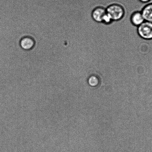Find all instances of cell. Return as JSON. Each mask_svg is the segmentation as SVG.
Instances as JSON below:
<instances>
[{"instance_id": "6da1fadb", "label": "cell", "mask_w": 152, "mask_h": 152, "mask_svg": "<svg viewBox=\"0 0 152 152\" xmlns=\"http://www.w3.org/2000/svg\"><path fill=\"white\" fill-rule=\"evenodd\" d=\"M106 12L112 21H118L123 18L124 10L121 6L117 4H112L106 9Z\"/></svg>"}, {"instance_id": "5b68a950", "label": "cell", "mask_w": 152, "mask_h": 152, "mask_svg": "<svg viewBox=\"0 0 152 152\" xmlns=\"http://www.w3.org/2000/svg\"><path fill=\"white\" fill-rule=\"evenodd\" d=\"M131 21L134 25L138 26L145 21L141 12H135L131 17Z\"/></svg>"}, {"instance_id": "3957f363", "label": "cell", "mask_w": 152, "mask_h": 152, "mask_svg": "<svg viewBox=\"0 0 152 152\" xmlns=\"http://www.w3.org/2000/svg\"><path fill=\"white\" fill-rule=\"evenodd\" d=\"M106 13L105 9L101 7H97L93 10L92 13V17L95 21L100 23L103 22V18Z\"/></svg>"}, {"instance_id": "7a4b0ae2", "label": "cell", "mask_w": 152, "mask_h": 152, "mask_svg": "<svg viewBox=\"0 0 152 152\" xmlns=\"http://www.w3.org/2000/svg\"><path fill=\"white\" fill-rule=\"evenodd\" d=\"M138 32L140 36L144 39H152V23L144 21L138 27Z\"/></svg>"}, {"instance_id": "ba28073f", "label": "cell", "mask_w": 152, "mask_h": 152, "mask_svg": "<svg viewBox=\"0 0 152 152\" xmlns=\"http://www.w3.org/2000/svg\"><path fill=\"white\" fill-rule=\"evenodd\" d=\"M113 21L112 20L111 17L109 15L106 13V14L104 15L102 19V22L107 24H110Z\"/></svg>"}, {"instance_id": "277c9868", "label": "cell", "mask_w": 152, "mask_h": 152, "mask_svg": "<svg viewBox=\"0 0 152 152\" xmlns=\"http://www.w3.org/2000/svg\"><path fill=\"white\" fill-rule=\"evenodd\" d=\"M141 13L144 20L152 23V3L146 5Z\"/></svg>"}, {"instance_id": "8992f818", "label": "cell", "mask_w": 152, "mask_h": 152, "mask_svg": "<svg viewBox=\"0 0 152 152\" xmlns=\"http://www.w3.org/2000/svg\"><path fill=\"white\" fill-rule=\"evenodd\" d=\"M21 47L25 50H28L32 48L34 45V41L32 39L25 38L21 41Z\"/></svg>"}, {"instance_id": "52a82bcc", "label": "cell", "mask_w": 152, "mask_h": 152, "mask_svg": "<svg viewBox=\"0 0 152 152\" xmlns=\"http://www.w3.org/2000/svg\"><path fill=\"white\" fill-rule=\"evenodd\" d=\"M87 83L89 86L95 87L99 85L101 80L99 77L95 75H90L87 80Z\"/></svg>"}, {"instance_id": "9c48e42d", "label": "cell", "mask_w": 152, "mask_h": 152, "mask_svg": "<svg viewBox=\"0 0 152 152\" xmlns=\"http://www.w3.org/2000/svg\"><path fill=\"white\" fill-rule=\"evenodd\" d=\"M139 1L144 3H148L151 0H139Z\"/></svg>"}]
</instances>
